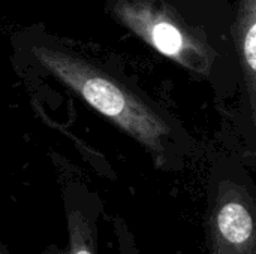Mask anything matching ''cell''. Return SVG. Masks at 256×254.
Instances as JSON below:
<instances>
[{
	"label": "cell",
	"instance_id": "8",
	"mask_svg": "<svg viewBox=\"0 0 256 254\" xmlns=\"http://www.w3.org/2000/svg\"><path fill=\"white\" fill-rule=\"evenodd\" d=\"M0 254H6L4 253V250H3V247H2V244H0Z\"/></svg>",
	"mask_w": 256,
	"mask_h": 254
},
{
	"label": "cell",
	"instance_id": "1",
	"mask_svg": "<svg viewBox=\"0 0 256 254\" xmlns=\"http://www.w3.org/2000/svg\"><path fill=\"white\" fill-rule=\"evenodd\" d=\"M32 54L52 78L162 162L171 129L129 85L94 61L60 45L36 43Z\"/></svg>",
	"mask_w": 256,
	"mask_h": 254
},
{
	"label": "cell",
	"instance_id": "7",
	"mask_svg": "<svg viewBox=\"0 0 256 254\" xmlns=\"http://www.w3.org/2000/svg\"><path fill=\"white\" fill-rule=\"evenodd\" d=\"M250 10H256V0H240L238 13H246Z\"/></svg>",
	"mask_w": 256,
	"mask_h": 254
},
{
	"label": "cell",
	"instance_id": "6",
	"mask_svg": "<svg viewBox=\"0 0 256 254\" xmlns=\"http://www.w3.org/2000/svg\"><path fill=\"white\" fill-rule=\"evenodd\" d=\"M116 226H117L116 231H117V238H118L122 254H140V252L135 247V243H134V238H132L130 232L123 225H118V222H117Z\"/></svg>",
	"mask_w": 256,
	"mask_h": 254
},
{
	"label": "cell",
	"instance_id": "5",
	"mask_svg": "<svg viewBox=\"0 0 256 254\" xmlns=\"http://www.w3.org/2000/svg\"><path fill=\"white\" fill-rule=\"evenodd\" d=\"M68 254H96V228L80 211H68Z\"/></svg>",
	"mask_w": 256,
	"mask_h": 254
},
{
	"label": "cell",
	"instance_id": "3",
	"mask_svg": "<svg viewBox=\"0 0 256 254\" xmlns=\"http://www.w3.org/2000/svg\"><path fill=\"white\" fill-rule=\"evenodd\" d=\"M210 254H256V198L240 183H219L207 214Z\"/></svg>",
	"mask_w": 256,
	"mask_h": 254
},
{
	"label": "cell",
	"instance_id": "4",
	"mask_svg": "<svg viewBox=\"0 0 256 254\" xmlns=\"http://www.w3.org/2000/svg\"><path fill=\"white\" fill-rule=\"evenodd\" d=\"M242 63L248 84L250 109L256 126V10L238 13L237 19Z\"/></svg>",
	"mask_w": 256,
	"mask_h": 254
},
{
	"label": "cell",
	"instance_id": "2",
	"mask_svg": "<svg viewBox=\"0 0 256 254\" xmlns=\"http://www.w3.org/2000/svg\"><path fill=\"white\" fill-rule=\"evenodd\" d=\"M112 16L148 46L184 69L206 75L214 51L204 33L164 0H111Z\"/></svg>",
	"mask_w": 256,
	"mask_h": 254
}]
</instances>
